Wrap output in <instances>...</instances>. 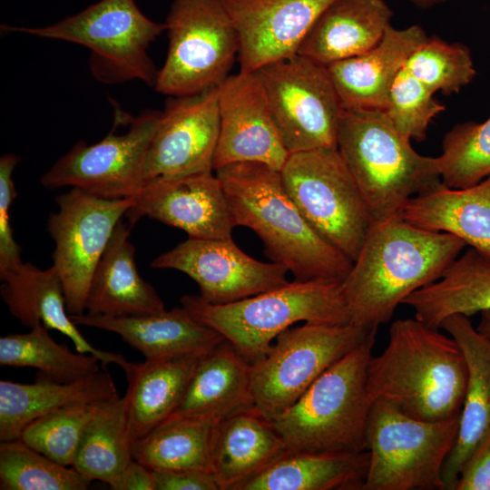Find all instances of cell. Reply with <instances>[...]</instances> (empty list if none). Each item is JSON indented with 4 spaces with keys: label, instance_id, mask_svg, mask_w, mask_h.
<instances>
[{
    "label": "cell",
    "instance_id": "cell-7",
    "mask_svg": "<svg viewBox=\"0 0 490 490\" xmlns=\"http://www.w3.org/2000/svg\"><path fill=\"white\" fill-rule=\"evenodd\" d=\"M3 29L86 47L93 75L107 84L142 81L154 86L158 71L148 48L166 31L146 16L134 0H100L81 12L42 27L3 25Z\"/></svg>",
    "mask_w": 490,
    "mask_h": 490
},
{
    "label": "cell",
    "instance_id": "cell-17",
    "mask_svg": "<svg viewBox=\"0 0 490 490\" xmlns=\"http://www.w3.org/2000/svg\"><path fill=\"white\" fill-rule=\"evenodd\" d=\"M220 132L214 171L237 162H260L280 171L289 152L256 72L240 71L219 86Z\"/></svg>",
    "mask_w": 490,
    "mask_h": 490
},
{
    "label": "cell",
    "instance_id": "cell-14",
    "mask_svg": "<svg viewBox=\"0 0 490 490\" xmlns=\"http://www.w3.org/2000/svg\"><path fill=\"white\" fill-rule=\"evenodd\" d=\"M161 111L132 117L126 132L115 128L100 142L80 141L42 176L47 189L71 187L105 199L135 196L142 186V162Z\"/></svg>",
    "mask_w": 490,
    "mask_h": 490
},
{
    "label": "cell",
    "instance_id": "cell-16",
    "mask_svg": "<svg viewBox=\"0 0 490 490\" xmlns=\"http://www.w3.org/2000/svg\"><path fill=\"white\" fill-rule=\"evenodd\" d=\"M151 267L183 272L197 283L200 298L211 304L234 302L289 282L284 266L249 256L232 238L189 237L156 257Z\"/></svg>",
    "mask_w": 490,
    "mask_h": 490
},
{
    "label": "cell",
    "instance_id": "cell-42",
    "mask_svg": "<svg viewBox=\"0 0 490 490\" xmlns=\"http://www.w3.org/2000/svg\"><path fill=\"white\" fill-rule=\"evenodd\" d=\"M155 490H220L211 472L199 469L152 470Z\"/></svg>",
    "mask_w": 490,
    "mask_h": 490
},
{
    "label": "cell",
    "instance_id": "cell-43",
    "mask_svg": "<svg viewBox=\"0 0 490 490\" xmlns=\"http://www.w3.org/2000/svg\"><path fill=\"white\" fill-rule=\"evenodd\" d=\"M456 490H490V430L466 461Z\"/></svg>",
    "mask_w": 490,
    "mask_h": 490
},
{
    "label": "cell",
    "instance_id": "cell-33",
    "mask_svg": "<svg viewBox=\"0 0 490 490\" xmlns=\"http://www.w3.org/2000/svg\"><path fill=\"white\" fill-rule=\"evenodd\" d=\"M219 422L201 416L164 421L133 443V459L152 470L211 472V451Z\"/></svg>",
    "mask_w": 490,
    "mask_h": 490
},
{
    "label": "cell",
    "instance_id": "cell-2",
    "mask_svg": "<svg viewBox=\"0 0 490 490\" xmlns=\"http://www.w3.org/2000/svg\"><path fill=\"white\" fill-rule=\"evenodd\" d=\"M214 172L235 226L252 230L272 262L284 266L296 280L345 279L353 261L307 221L279 171L260 162H237Z\"/></svg>",
    "mask_w": 490,
    "mask_h": 490
},
{
    "label": "cell",
    "instance_id": "cell-27",
    "mask_svg": "<svg viewBox=\"0 0 490 490\" xmlns=\"http://www.w3.org/2000/svg\"><path fill=\"white\" fill-rule=\"evenodd\" d=\"M130 229L122 220L93 271L85 312L111 317L137 316L165 309L154 288L139 274Z\"/></svg>",
    "mask_w": 490,
    "mask_h": 490
},
{
    "label": "cell",
    "instance_id": "cell-45",
    "mask_svg": "<svg viewBox=\"0 0 490 490\" xmlns=\"http://www.w3.org/2000/svg\"><path fill=\"white\" fill-rule=\"evenodd\" d=\"M480 321L475 327L485 337L490 339V309L480 312Z\"/></svg>",
    "mask_w": 490,
    "mask_h": 490
},
{
    "label": "cell",
    "instance_id": "cell-38",
    "mask_svg": "<svg viewBox=\"0 0 490 490\" xmlns=\"http://www.w3.org/2000/svg\"><path fill=\"white\" fill-rule=\"evenodd\" d=\"M404 67L432 93L446 95L459 92L476 74L467 46L435 35L413 52Z\"/></svg>",
    "mask_w": 490,
    "mask_h": 490
},
{
    "label": "cell",
    "instance_id": "cell-4",
    "mask_svg": "<svg viewBox=\"0 0 490 490\" xmlns=\"http://www.w3.org/2000/svg\"><path fill=\"white\" fill-rule=\"evenodd\" d=\"M337 149L373 222L401 216L408 201L442 183L437 157L416 152L381 110H346Z\"/></svg>",
    "mask_w": 490,
    "mask_h": 490
},
{
    "label": "cell",
    "instance_id": "cell-12",
    "mask_svg": "<svg viewBox=\"0 0 490 490\" xmlns=\"http://www.w3.org/2000/svg\"><path fill=\"white\" fill-rule=\"evenodd\" d=\"M255 72L289 153L337 149L344 109L324 64L297 54Z\"/></svg>",
    "mask_w": 490,
    "mask_h": 490
},
{
    "label": "cell",
    "instance_id": "cell-37",
    "mask_svg": "<svg viewBox=\"0 0 490 490\" xmlns=\"http://www.w3.org/2000/svg\"><path fill=\"white\" fill-rule=\"evenodd\" d=\"M437 158L442 183L449 188L470 187L490 175V117L455 125Z\"/></svg>",
    "mask_w": 490,
    "mask_h": 490
},
{
    "label": "cell",
    "instance_id": "cell-32",
    "mask_svg": "<svg viewBox=\"0 0 490 490\" xmlns=\"http://www.w3.org/2000/svg\"><path fill=\"white\" fill-rule=\"evenodd\" d=\"M403 304L413 309L416 319L439 329L452 315L470 318L490 309V254L470 247L437 280L413 292Z\"/></svg>",
    "mask_w": 490,
    "mask_h": 490
},
{
    "label": "cell",
    "instance_id": "cell-9",
    "mask_svg": "<svg viewBox=\"0 0 490 490\" xmlns=\"http://www.w3.org/2000/svg\"><path fill=\"white\" fill-rule=\"evenodd\" d=\"M377 329L352 323H304L281 332L269 350L251 362L252 407L272 420L289 408L332 364Z\"/></svg>",
    "mask_w": 490,
    "mask_h": 490
},
{
    "label": "cell",
    "instance_id": "cell-6",
    "mask_svg": "<svg viewBox=\"0 0 490 490\" xmlns=\"http://www.w3.org/2000/svg\"><path fill=\"white\" fill-rule=\"evenodd\" d=\"M181 303L250 362L262 357L276 338L297 322L350 323L341 283L334 281L294 279L226 304H211L199 295H185Z\"/></svg>",
    "mask_w": 490,
    "mask_h": 490
},
{
    "label": "cell",
    "instance_id": "cell-20",
    "mask_svg": "<svg viewBox=\"0 0 490 490\" xmlns=\"http://www.w3.org/2000/svg\"><path fill=\"white\" fill-rule=\"evenodd\" d=\"M71 318L77 326L117 334L147 361L203 355L225 340L183 306L137 316L111 317L84 312Z\"/></svg>",
    "mask_w": 490,
    "mask_h": 490
},
{
    "label": "cell",
    "instance_id": "cell-39",
    "mask_svg": "<svg viewBox=\"0 0 490 490\" xmlns=\"http://www.w3.org/2000/svg\"><path fill=\"white\" fill-rule=\"evenodd\" d=\"M98 404L65 407L29 423L21 439L55 462L73 466L84 431Z\"/></svg>",
    "mask_w": 490,
    "mask_h": 490
},
{
    "label": "cell",
    "instance_id": "cell-40",
    "mask_svg": "<svg viewBox=\"0 0 490 490\" xmlns=\"http://www.w3.org/2000/svg\"><path fill=\"white\" fill-rule=\"evenodd\" d=\"M444 111L434 93L404 67L393 83L384 113L403 136L423 142L433 119Z\"/></svg>",
    "mask_w": 490,
    "mask_h": 490
},
{
    "label": "cell",
    "instance_id": "cell-31",
    "mask_svg": "<svg viewBox=\"0 0 490 490\" xmlns=\"http://www.w3.org/2000/svg\"><path fill=\"white\" fill-rule=\"evenodd\" d=\"M202 355L161 361L130 362L125 373L127 416L132 443L161 425L180 403L198 359Z\"/></svg>",
    "mask_w": 490,
    "mask_h": 490
},
{
    "label": "cell",
    "instance_id": "cell-11",
    "mask_svg": "<svg viewBox=\"0 0 490 490\" xmlns=\"http://www.w3.org/2000/svg\"><path fill=\"white\" fill-rule=\"evenodd\" d=\"M164 24L169 45L155 90L181 96L220 86L240 49L223 0H172Z\"/></svg>",
    "mask_w": 490,
    "mask_h": 490
},
{
    "label": "cell",
    "instance_id": "cell-22",
    "mask_svg": "<svg viewBox=\"0 0 490 490\" xmlns=\"http://www.w3.org/2000/svg\"><path fill=\"white\" fill-rule=\"evenodd\" d=\"M1 296L9 312L24 326L38 324L67 337L75 350L97 357L103 368L109 364L119 367L126 360L120 353L93 346L78 329L66 307L64 290L56 270L51 266L42 270L23 261L0 272Z\"/></svg>",
    "mask_w": 490,
    "mask_h": 490
},
{
    "label": "cell",
    "instance_id": "cell-24",
    "mask_svg": "<svg viewBox=\"0 0 490 490\" xmlns=\"http://www.w3.org/2000/svg\"><path fill=\"white\" fill-rule=\"evenodd\" d=\"M119 397L105 369L81 379L61 383L38 375L33 383L0 381V442L18 439L34 419L79 404H98Z\"/></svg>",
    "mask_w": 490,
    "mask_h": 490
},
{
    "label": "cell",
    "instance_id": "cell-19",
    "mask_svg": "<svg viewBox=\"0 0 490 490\" xmlns=\"http://www.w3.org/2000/svg\"><path fill=\"white\" fill-rule=\"evenodd\" d=\"M334 0H223L240 41L243 72L293 56Z\"/></svg>",
    "mask_w": 490,
    "mask_h": 490
},
{
    "label": "cell",
    "instance_id": "cell-15",
    "mask_svg": "<svg viewBox=\"0 0 490 490\" xmlns=\"http://www.w3.org/2000/svg\"><path fill=\"white\" fill-rule=\"evenodd\" d=\"M218 96L219 86L169 96L142 162V185L158 178L214 171L220 132Z\"/></svg>",
    "mask_w": 490,
    "mask_h": 490
},
{
    "label": "cell",
    "instance_id": "cell-46",
    "mask_svg": "<svg viewBox=\"0 0 490 490\" xmlns=\"http://www.w3.org/2000/svg\"><path fill=\"white\" fill-rule=\"evenodd\" d=\"M446 1V0H410L413 5L422 9L433 7Z\"/></svg>",
    "mask_w": 490,
    "mask_h": 490
},
{
    "label": "cell",
    "instance_id": "cell-36",
    "mask_svg": "<svg viewBox=\"0 0 490 490\" xmlns=\"http://www.w3.org/2000/svg\"><path fill=\"white\" fill-rule=\"evenodd\" d=\"M91 482L21 438L0 443L1 490H85Z\"/></svg>",
    "mask_w": 490,
    "mask_h": 490
},
{
    "label": "cell",
    "instance_id": "cell-3",
    "mask_svg": "<svg viewBox=\"0 0 490 490\" xmlns=\"http://www.w3.org/2000/svg\"><path fill=\"white\" fill-rule=\"evenodd\" d=\"M466 382V361L457 342L416 318L391 324L386 348L372 355L368 368L373 402H387L425 421L461 415Z\"/></svg>",
    "mask_w": 490,
    "mask_h": 490
},
{
    "label": "cell",
    "instance_id": "cell-26",
    "mask_svg": "<svg viewBox=\"0 0 490 490\" xmlns=\"http://www.w3.org/2000/svg\"><path fill=\"white\" fill-rule=\"evenodd\" d=\"M250 375L251 362L223 340L200 357L182 398L164 421L185 416L220 421L252 407Z\"/></svg>",
    "mask_w": 490,
    "mask_h": 490
},
{
    "label": "cell",
    "instance_id": "cell-34",
    "mask_svg": "<svg viewBox=\"0 0 490 490\" xmlns=\"http://www.w3.org/2000/svg\"><path fill=\"white\" fill-rule=\"evenodd\" d=\"M125 397L99 405L89 422L73 467L90 481L107 485L133 460Z\"/></svg>",
    "mask_w": 490,
    "mask_h": 490
},
{
    "label": "cell",
    "instance_id": "cell-41",
    "mask_svg": "<svg viewBox=\"0 0 490 490\" xmlns=\"http://www.w3.org/2000/svg\"><path fill=\"white\" fill-rule=\"evenodd\" d=\"M19 162L15 154L0 158V272L10 270L22 262L21 248L14 239L11 227V207L17 195L13 172Z\"/></svg>",
    "mask_w": 490,
    "mask_h": 490
},
{
    "label": "cell",
    "instance_id": "cell-8",
    "mask_svg": "<svg viewBox=\"0 0 490 490\" xmlns=\"http://www.w3.org/2000/svg\"><path fill=\"white\" fill-rule=\"evenodd\" d=\"M460 416L425 421L387 402H373L363 490H445L443 467L456 443Z\"/></svg>",
    "mask_w": 490,
    "mask_h": 490
},
{
    "label": "cell",
    "instance_id": "cell-29",
    "mask_svg": "<svg viewBox=\"0 0 490 490\" xmlns=\"http://www.w3.org/2000/svg\"><path fill=\"white\" fill-rule=\"evenodd\" d=\"M368 461V450H289L234 490H363Z\"/></svg>",
    "mask_w": 490,
    "mask_h": 490
},
{
    "label": "cell",
    "instance_id": "cell-44",
    "mask_svg": "<svg viewBox=\"0 0 490 490\" xmlns=\"http://www.w3.org/2000/svg\"><path fill=\"white\" fill-rule=\"evenodd\" d=\"M108 485L113 490H155L153 471L134 459Z\"/></svg>",
    "mask_w": 490,
    "mask_h": 490
},
{
    "label": "cell",
    "instance_id": "cell-30",
    "mask_svg": "<svg viewBox=\"0 0 490 490\" xmlns=\"http://www.w3.org/2000/svg\"><path fill=\"white\" fill-rule=\"evenodd\" d=\"M401 216L420 228L455 235L490 254V175L466 188L441 183L412 198Z\"/></svg>",
    "mask_w": 490,
    "mask_h": 490
},
{
    "label": "cell",
    "instance_id": "cell-21",
    "mask_svg": "<svg viewBox=\"0 0 490 490\" xmlns=\"http://www.w3.org/2000/svg\"><path fill=\"white\" fill-rule=\"evenodd\" d=\"M427 34L419 25L387 28L371 49L325 65L343 109L384 111L393 83Z\"/></svg>",
    "mask_w": 490,
    "mask_h": 490
},
{
    "label": "cell",
    "instance_id": "cell-10",
    "mask_svg": "<svg viewBox=\"0 0 490 490\" xmlns=\"http://www.w3.org/2000/svg\"><path fill=\"white\" fill-rule=\"evenodd\" d=\"M279 172L311 227L354 261L373 220L338 149L289 153Z\"/></svg>",
    "mask_w": 490,
    "mask_h": 490
},
{
    "label": "cell",
    "instance_id": "cell-1",
    "mask_svg": "<svg viewBox=\"0 0 490 490\" xmlns=\"http://www.w3.org/2000/svg\"><path fill=\"white\" fill-rule=\"evenodd\" d=\"M466 246L402 216L373 222L341 282L350 323L377 329L413 292L437 280Z\"/></svg>",
    "mask_w": 490,
    "mask_h": 490
},
{
    "label": "cell",
    "instance_id": "cell-23",
    "mask_svg": "<svg viewBox=\"0 0 490 490\" xmlns=\"http://www.w3.org/2000/svg\"><path fill=\"white\" fill-rule=\"evenodd\" d=\"M440 328L457 342L467 367L458 436L443 467L445 490H456L466 461L490 430V339L464 315L446 318Z\"/></svg>",
    "mask_w": 490,
    "mask_h": 490
},
{
    "label": "cell",
    "instance_id": "cell-25",
    "mask_svg": "<svg viewBox=\"0 0 490 490\" xmlns=\"http://www.w3.org/2000/svg\"><path fill=\"white\" fill-rule=\"evenodd\" d=\"M289 451L271 421L253 407L238 410L217 426L211 471L220 490H234Z\"/></svg>",
    "mask_w": 490,
    "mask_h": 490
},
{
    "label": "cell",
    "instance_id": "cell-35",
    "mask_svg": "<svg viewBox=\"0 0 490 490\" xmlns=\"http://www.w3.org/2000/svg\"><path fill=\"white\" fill-rule=\"evenodd\" d=\"M0 365L34 368L43 377L61 383L81 379L103 368L97 357L74 352L66 345L56 342L43 324L25 333L1 337Z\"/></svg>",
    "mask_w": 490,
    "mask_h": 490
},
{
    "label": "cell",
    "instance_id": "cell-18",
    "mask_svg": "<svg viewBox=\"0 0 490 490\" xmlns=\"http://www.w3.org/2000/svg\"><path fill=\"white\" fill-rule=\"evenodd\" d=\"M214 171L158 178L142 185L126 211L130 227L148 217L190 238L230 239L235 226Z\"/></svg>",
    "mask_w": 490,
    "mask_h": 490
},
{
    "label": "cell",
    "instance_id": "cell-5",
    "mask_svg": "<svg viewBox=\"0 0 490 490\" xmlns=\"http://www.w3.org/2000/svg\"><path fill=\"white\" fill-rule=\"evenodd\" d=\"M376 338L326 369L282 414L270 420L289 451L362 452L372 407L368 368Z\"/></svg>",
    "mask_w": 490,
    "mask_h": 490
},
{
    "label": "cell",
    "instance_id": "cell-13",
    "mask_svg": "<svg viewBox=\"0 0 490 490\" xmlns=\"http://www.w3.org/2000/svg\"><path fill=\"white\" fill-rule=\"evenodd\" d=\"M58 211L47 220L54 242L53 265L71 316L85 312L93 271L134 196L105 199L76 188L55 198Z\"/></svg>",
    "mask_w": 490,
    "mask_h": 490
},
{
    "label": "cell",
    "instance_id": "cell-28",
    "mask_svg": "<svg viewBox=\"0 0 490 490\" xmlns=\"http://www.w3.org/2000/svg\"><path fill=\"white\" fill-rule=\"evenodd\" d=\"M384 0H334L315 22L298 54L324 65L374 47L390 25Z\"/></svg>",
    "mask_w": 490,
    "mask_h": 490
}]
</instances>
